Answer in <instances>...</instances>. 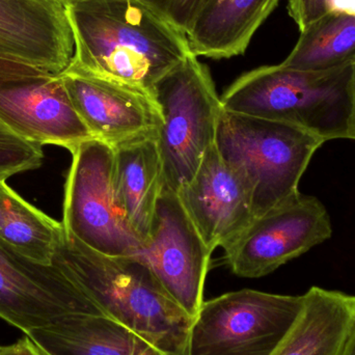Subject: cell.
Instances as JSON below:
<instances>
[{
	"mask_svg": "<svg viewBox=\"0 0 355 355\" xmlns=\"http://www.w3.org/2000/svg\"><path fill=\"white\" fill-rule=\"evenodd\" d=\"M66 10L75 42L68 68L153 98L156 83L191 53L187 37L139 0H77Z\"/></svg>",
	"mask_w": 355,
	"mask_h": 355,
	"instance_id": "cell-1",
	"label": "cell"
},
{
	"mask_svg": "<svg viewBox=\"0 0 355 355\" xmlns=\"http://www.w3.org/2000/svg\"><path fill=\"white\" fill-rule=\"evenodd\" d=\"M52 264L104 314L162 355H187L193 319L171 297L139 257L107 256L64 232Z\"/></svg>",
	"mask_w": 355,
	"mask_h": 355,
	"instance_id": "cell-2",
	"label": "cell"
},
{
	"mask_svg": "<svg viewBox=\"0 0 355 355\" xmlns=\"http://www.w3.org/2000/svg\"><path fill=\"white\" fill-rule=\"evenodd\" d=\"M354 66L321 72L260 67L230 85L221 106L232 114L293 125L325 141L350 139Z\"/></svg>",
	"mask_w": 355,
	"mask_h": 355,
	"instance_id": "cell-3",
	"label": "cell"
},
{
	"mask_svg": "<svg viewBox=\"0 0 355 355\" xmlns=\"http://www.w3.org/2000/svg\"><path fill=\"white\" fill-rule=\"evenodd\" d=\"M324 143L293 125L223 110L215 139L221 158L248 186L254 218L300 193V179Z\"/></svg>",
	"mask_w": 355,
	"mask_h": 355,
	"instance_id": "cell-4",
	"label": "cell"
},
{
	"mask_svg": "<svg viewBox=\"0 0 355 355\" xmlns=\"http://www.w3.org/2000/svg\"><path fill=\"white\" fill-rule=\"evenodd\" d=\"M154 99L164 120L156 137L164 185L178 192L215 145L220 97L208 68L190 53L156 83Z\"/></svg>",
	"mask_w": 355,
	"mask_h": 355,
	"instance_id": "cell-5",
	"label": "cell"
},
{
	"mask_svg": "<svg viewBox=\"0 0 355 355\" xmlns=\"http://www.w3.org/2000/svg\"><path fill=\"white\" fill-rule=\"evenodd\" d=\"M62 227L107 256H139L145 244L128 223L116 185L114 148L89 139L72 152L64 187Z\"/></svg>",
	"mask_w": 355,
	"mask_h": 355,
	"instance_id": "cell-6",
	"label": "cell"
},
{
	"mask_svg": "<svg viewBox=\"0 0 355 355\" xmlns=\"http://www.w3.org/2000/svg\"><path fill=\"white\" fill-rule=\"evenodd\" d=\"M304 296L252 289L202 302L188 337L187 355H271L293 327Z\"/></svg>",
	"mask_w": 355,
	"mask_h": 355,
	"instance_id": "cell-7",
	"label": "cell"
},
{
	"mask_svg": "<svg viewBox=\"0 0 355 355\" xmlns=\"http://www.w3.org/2000/svg\"><path fill=\"white\" fill-rule=\"evenodd\" d=\"M331 234V218L322 202L300 192L254 218L223 248V259L234 275L258 279L327 241Z\"/></svg>",
	"mask_w": 355,
	"mask_h": 355,
	"instance_id": "cell-8",
	"label": "cell"
},
{
	"mask_svg": "<svg viewBox=\"0 0 355 355\" xmlns=\"http://www.w3.org/2000/svg\"><path fill=\"white\" fill-rule=\"evenodd\" d=\"M213 252L174 190L164 186L149 239L139 258L184 312L196 318L204 300Z\"/></svg>",
	"mask_w": 355,
	"mask_h": 355,
	"instance_id": "cell-9",
	"label": "cell"
},
{
	"mask_svg": "<svg viewBox=\"0 0 355 355\" xmlns=\"http://www.w3.org/2000/svg\"><path fill=\"white\" fill-rule=\"evenodd\" d=\"M101 312L53 264L31 260L0 239V318L25 335L71 313Z\"/></svg>",
	"mask_w": 355,
	"mask_h": 355,
	"instance_id": "cell-10",
	"label": "cell"
},
{
	"mask_svg": "<svg viewBox=\"0 0 355 355\" xmlns=\"http://www.w3.org/2000/svg\"><path fill=\"white\" fill-rule=\"evenodd\" d=\"M0 122L24 141L71 153L93 139L60 74L0 79Z\"/></svg>",
	"mask_w": 355,
	"mask_h": 355,
	"instance_id": "cell-11",
	"label": "cell"
},
{
	"mask_svg": "<svg viewBox=\"0 0 355 355\" xmlns=\"http://www.w3.org/2000/svg\"><path fill=\"white\" fill-rule=\"evenodd\" d=\"M77 114L94 139L116 146L157 135L164 120L149 94L131 85L67 68L60 73Z\"/></svg>",
	"mask_w": 355,
	"mask_h": 355,
	"instance_id": "cell-12",
	"label": "cell"
},
{
	"mask_svg": "<svg viewBox=\"0 0 355 355\" xmlns=\"http://www.w3.org/2000/svg\"><path fill=\"white\" fill-rule=\"evenodd\" d=\"M74 37L58 0H0V60L49 74L72 62Z\"/></svg>",
	"mask_w": 355,
	"mask_h": 355,
	"instance_id": "cell-13",
	"label": "cell"
},
{
	"mask_svg": "<svg viewBox=\"0 0 355 355\" xmlns=\"http://www.w3.org/2000/svg\"><path fill=\"white\" fill-rule=\"evenodd\" d=\"M177 193L212 252L225 248L254 220L248 186L215 145L205 154L191 181Z\"/></svg>",
	"mask_w": 355,
	"mask_h": 355,
	"instance_id": "cell-14",
	"label": "cell"
},
{
	"mask_svg": "<svg viewBox=\"0 0 355 355\" xmlns=\"http://www.w3.org/2000/svg\"><path fill=\"white\" fill-rule=\"evenodd\" d=\"M27 337L44 355H162L102 312L71 313Z\"/></svg>",
	"mask_w": 355,
	"mask_h": 355,
	"instance_id": "cell-15",
	"label": "cell"
},
{
	"mask_svg": "<svg viewBox=\"0 0 355 355\" xmlns=\"http://www.w3.org/2000/svg\"><path fill=\"white\" fill-rule=\"evenodd\" d=\"M293 327L271 355H342L355 327V296L312 287Z\"/></svg>",
	"mask_w": 355,
	"mask_h": 355,
	"instance_id": "cell-16",
	"label": "cell"
},
{
	"mask_svg": "<svg viewBox=\"0 0 355 355\" xmlns=\"http://www.w3.org/2000/svg\"><path fill=\"white\" fill-rule=\"evenodd\" d=\"M279 0H204L187 35L196 56L220 60L243 54Z\"/></svg>",
	"mask_w": 355,
	"mask_h": 355,
	"instance_id": "cell-17",
	"label": "cell"
},
{
	"mask_svg": "<svg viewBox=\"0 0 355 355\" xmlns=\"http://www.w3.org/2000/svg\"><path fill=\"white\" fill-rule=\"evenodd\" d=\"M157 135L124 141L114 148L116 185L128 223L144 244L149 239L164 186Z\"/></svg>",
	"mask_w": 355,
	"mask_h": 355,
	"instance_id": "cell-18",
	"label": "cell"
},
{
	"mask_svg": "<svg viewBox=\"0 0 355 355\" xmlns=\"http://www.w3.org/2000/svg\"><path fill=\"white\" fill-rule=\"evenodd\" d=\"M282 64L313 72L354 66L355 10H334L309 25Z\"/></svg>",
	"mask_w": 355,
	"mask_h": 355,
	"instance_id": "cell-19",
	"label": "cell"
},
{
	"mask_svg": "<svg viewBox=\"0 0 355 355\" xmlns=\"http://www.w3.org/2000/svg\"><path fill=\"white\" fill-rule=\"evenodd\" d=\"M64 235L62 223L54 220L23 200L6 180H0V239L31 260L52 264Z\"/></svg>",
	"mask_w": 355,
	"mask_h": 355,
	"instance_id": "cell-20",
	"label": "cell"
},
{
	"mask_svg": "<svg viewBox=\"0 0 355 355\" xmlns=\"http://www.w3.org/2000/svg\"><path fill=\"white\" fill-rule=\"evenodd\" d=\"M43 159L42 146L20 139L0 122V180L37 170Z\"/></svg>",
	"mask_w": 355,
	"mask_h": 355,
	"instance_id": "cell-21",
	"label": "cell"
},
{
	"mask_svg": "<svg viewBox=\"0 0 355 355\" xmlns=\"http://www.w3.org/2000/svg\"><path fill=\"white\" fill-rule=\"evenodd\" d=\"M187 37L204 0H139Z\"/></svg>",
	"mask_w": 355,
	"mask_h": 355,
	"instance_id": "cell-22",
	"label": "cell"
},
{
	"mask_svg": "<svg viewBox=\"0 0 355 355\" xmlns=\"http://www.w3.org/2000/svg\"><path fill=\"white\" fill-rule=\"evenodd\" d=\"M355 10V0H288V12L300 31L334 10Z\"/></svg>",
	"mask_w": 355,
	"mask_h": 355,
	"instance_id": "cell-23",
	"label": "cell"
},
{
	"mask_svg": "<svg viewBox=\"0 0 355 355\" xmlns=\"http://www.w3.org/2000/svg\"><path fill=\"white\" fill-rule=\"evenodd\" d=\"M43 74H49V73L43 72V71L37 70V69L26 66V64L0 60V79L37 76V75Z\"/></svg>",
	"mask_w": 355,
	"mask_h": 355,
	"instance_id": "cell-24",
	"label": "cell"
},
{
	"mask_svg": "<svg viewBox=\"0 0 355 355\" xmlns=\"http://www.w3.org/2000/svg\"><path fill=\"white\" fill-rule=\"evenodd\" d=\"M0 355H44L28 337L22 338L16 343L1 347Z\"/></svg>",
	"mask_w": 355,
	"mask_h": 355,
	"instance_id": "cell-25",
	"label": "cell"
},
{
	"mask_svg": "<svg viewBox=\"0 0 355 355\" xmlns=\"http://www.w3.org/2000/svg\"><path fill=\"white\" fill-rule=\"evenodd\" d=\"M350 139H355V66L352 78V121H350Z\"/></svg>",
	"mask_w": 355,
	"mask_h": 355,
	"instance_id": "cell-26",
	"label": "cell"
},
{
	"mask_svg": "<svg viewBox=\"0 0 355 355\" xmlns=\"http://www.w3.org/2000/svg\"><path fill=\"white\" fill-rule=\"evenodd\" d=\"M342 355H355V327L349 339L347 340V343H346Z\"/></svg>",
	"mask_w": 355,
	"mask_h": 355,
	"instance_id": "cell-27",
	"label": "cell"
},
{
	"mask_svg": "<svg viewBox=\"0 0 355 355\" xmlns=\"http://www.w3.org/2000/svg\"><path fill=\"white\" fill-rule=\"evenodd\" d=\"M58 1L62 2L64 6H68V4L72 3V2L77 1V0H58Z\"/></svg>",
	"mask_w": 355,
	"mask_h": 355,
	"instance_id": "cell-28",
	"label": "cell"
},
{
	"mask_svg": "<svg viewBox=\"0 0 355 355\" xmlns=\"http://www.w3.org/2000/svg\"><path fill=\"white\" fill-rule=\"evenodd\" d=\"M0 350H1V346H0Z\"/></svg>",
	"mask_w": 355,
	"mask_h": 355,
	"instance_id": "cell-29",
	"label": "cell"
}]
</instances>
